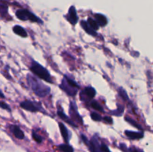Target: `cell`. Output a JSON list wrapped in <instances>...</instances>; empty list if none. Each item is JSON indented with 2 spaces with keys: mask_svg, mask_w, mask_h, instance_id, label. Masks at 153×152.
Here are the masks:
<instances>
[{
  "mask_svg": "<svg viewBox=\"0 0 153 152\" xmlns=\"http://www.w3.org/2000/svg\"><path fill=\"white\" fill-rule=\"evenodd\" d=\"M28 83L34 93L39 97H45L49 92L50 89L49 86H46L43 83L39 81L34 77H32L31 75H28L27 77Z\"/></svg>",
  "mask_w": 153,
  "mask_h": 152,
  "instance_id": "obj_1",
  "label": "cell"
},
{
  "mask_svg": "<svg viewBox=\"0 0 153 152\" xmlns=\"http://www.w3.org/2000/svg\"><path fill=\"white\" fill-rule=\"evenodd\" d=\"M30 69L35 75H37V77H40L42 80H45V81L48 82V83H53L50 74L47 71V69H45L43 66H42L38 63L33 61L32 64H31V67H30Z\"/></svg>",
  "mask_w": 153,
  "mask_h": 152,
  "instance_id": "obj_2",
  "label": "cell"
},
{
  "mask_svg": "<svg viewBox=\"0 0 153 152\" xmlns=\"http://www.w3.org/2000/svg\"><path fill=\"white\" fill-rule=\"evenodd\" d=\"M16 16L18 19L22 21H26L29 20L33 22H40V23H43L42 21L37 17V16L30 12L29 10H25V9H22V10H19L16 11Z\"/></svg>",
  "mask_w": 153,
  "mask_h": 152,
  "instance_id": "obj_3",
  "label": "cell"
},
{
  "mask_svg": "<svg viewBox=\"0 0 153 152\" xmlns=\"http://www.w3.org/2000/svg\"><path fill=\"white\" fill-rule=\"evenodd\" d=\"M82 140H83L84 142L88 146L91 152H102L101 150H100V144H99V141L98 139H97V137H92L91 141H88V139L86 138V137L82 134Z\"/></svg>",
  "mask_w": 153,
  "mask_h": 152,
  "instance_id": "obj_4",
  "label": "cell"
},
{
  "mask_svg": "<svg viewBox=\"0 0 153 152\" xmlns=\"http://www.w3.org/2000/svg\"><path fill=\"white\" fill-rule=\"evenodd\" d=\"M20 107L24 110L30 112H37L43 110L40 104L36 102H32L31 101H22V103H20Z\"/></svg>",
  "mask_w": 153,
  "mask_h": 152,
  "instance_id": "obj_5",
  "label": "cell"
},
{
  "mask_svg": "<svg viewBox=\"0 0 153 152\" xmlns=\"http://www.w3.org/2000/svg\"><path fill=\"white\" fill-rule=\"evenodd\" d=\"M60 87H61V89H63L67 95H70V96H74V95H76V92H77V89H76V88L73 87V86H71L70 85H69L64 79H63L62 82H61V85H60Z\"/></svg>",
  "mask_w": 153,
  "mask_h": 152,
  "instance_id": "obj_6",
  "label": "cell"
},
{
  "mask_svg": "<svg viewBox=\"0 0 153 152\" xmlns=\"http://www.w3.org/2000/svg\"><path fill=\"white\" fill-rule=\"evenodd\" d=\"M67 19L72 25H76L78 22L79 17L77 16V13H76V10L73 6H72L69 10V13L67 16Z\"/></svg>",
  "mask_w": 153,
  "mask_h": 152,
  "instance_id": "obj_7",
  "label": "cell"
},
{
  "mask_svg": "<svg viewBox=\"0 0 153 152\" xmlns=\"http://www.w3.org/2000/svg\"><path fill=\"white\" fill-rule=\"evenodd\" d=\"M10 128H11V131L13 132V135L15 136V137L19 139H22L25 137V135H24V133L22 132V130L17 126V125H11L10 126Z\"/></svg>",
  "mask_w": 153,
  "mask_h": 152,
  "instance_id": "obj_8",
  "label": "cell"
},
{
  "mask_svg": "<svg viewBox=\"0 0 153 152\" xmlns=\"http://www.w3.org/2000/svg\"><path fill=\"white\" fill-rule=\"evenodd\" d=\"M125 134L127 137L131 139H139L143 137V134L142 132H135V131H126Z\"/></svg>",
  "mask_w": 153,
  "mask_h": 152,
  "instance_id": "obj_9",
  "label": "cell"
},
{
  "mask_svg": "<svg viewBox=\"0 0 153 152\" xmlns=\"http://www.w3.org/2000/svg\"><path fill=\"white\" fill-rule=\"evenodd\" d=\"M59 128L60 131H61V134L62 135L63 138H64V141H65V142L67 143L69 142V138H70L68 130H67V128H66V126L62 122H60L59 123Z\"/></svg>",
  "mask_w": 153,
  "mask_h": 152,
  "instance_id": "obj_10",
  "label": "cell"
},
{
  "mask_svg": "<svg viewBox=\"0 0 153 152\" xmlns=\"http://www.w3.org/2000/svg\"><path fill=\"white\" fill-rule=\"evenodd\" d=\"M95 19H96V22L98 23L99 25L100 26L103 27V26H105L108 23V19L104 15L101 14V13H97L95 14Z\"/></svg>",
  "mask_w": 153,
  "mask_h": 152,
  "instance_id": "obj_11",
  "label": "cell"
},
{
  "mask_svg": "<svg viewBox=\"0 0 153 152\" xmlns=\"http://www.w3.org/2000/svg\"><path fill=\"white\" fill-rule=\"evenodd\" d=\"M58 115L60 116V117H61V119H64L66 122H67L68 124H70V125H72V126H73V127H77V125H76V124L73 122V121L70 120V118H68L67 116H66V114L64 113V111L61 110V107H59V109L58 110Z\"/></svg>",
  "mask_w": 153,
  "mask_h": 152,
  "instance_id": "obj_12",
  "label": "cell"
},
{
  "mask_svg": "<svg viewBox=\"0 0 153 152\" xmlns=\"http://www.w3.org/2000/svg\"><path fill=\"white\" fill-rule=\"evenodd\" d=\"M13 31L15 34H16L17 35L20 36L22 37H26L28 36L25 30L20 25H15V26H13Z\"/></svg>",
  "mask_w": 153,
  "mask_h": 152,
  "instance_id": "obj_13",
  "label": "cell"
},
{
  "mask_svg": "<svg viewBox=\"0 0 153 152\" xmlns=\"http://www.w3.org/2000/svg\"><path fill=\"white\" fill-rule=\"evenodd\" d=\"M70 113H71L72 116H73V114L76 115V119H77L80 122H82V117L79 116V113H78V111H77V107H76V104L75 102H73V101H72V102L70 103Z\"/></svg>",
  "mask_w": 153,
  "mask_h": 152,
  "instance_id": "obj_14",
  "label": "cell"
},
{
  "mask_svg": "<svg viewBox=\"0 0 153 152\" xmlns=\"http://www.w3.org/2000/svg\"><path fill=\"white\" fill-rule=\"evenodd\" d=\"M81 26L84 28V30H85V31H86L88 34H91V35H92V36H97V33L96 32V31L93 30L92 28H91V27L88 25V22H87L86 21H82V22H81Z\"/></svg>",
  "mask_w": 153,
  "mask_h": 152,
  "instance_id": "obj_15",
  "label": "cell"
},
{
  "mask_svg": "<svg viewBox=\"0 0 153 152\" xmlns=\"http://www.w3.org/2000/svg\"><path fill=\"white\" fill-rule=\"evenodd\" d=\"M83 93L85 94L86 96H88V98L90 99H92L95 97L96 95V90L94 88L91 87V86H88V87H85V89H84Z\"/></svg>",
  "mask_w": 153,
  "mask_h": 152,
  "instance_id": "obj_16",
  "label": "cell"
},
{
  "mask_svg": "<svg viewBox=\"0 0 153 152\" xmlns=\"http://www.w3.org/2000/svg\"><path fill=\"white\" fill-rule=\"evenodd\" d=\"M58 148L62 152H74L73 147L67 144H61L58 145Z\"/></svg>",
  "mask_w": 153,
  "mask_h": 152,
  "instance_id": "obj_17",
  "label": "cell"
},
{
  "mask_svg": "<svg viewBox=\"0 0 153 152\" xmlns=\"http://www.w3.org/2000/svg\"><path fill=\"white\" fill-rule=\"evenodd\" d=\"M124 111V107L123 105L119 104L118 105V108L116 110H114V111H111V114L114 115V116H120L123 113Z\"/></svg>",
  "mask_w": 153,
  "mask_h": 152,
  "instance_id": "obj_18",
  "label": "cell"
},
{
  "mask_svg": "<svg viewBox=\"0 0 153 152\" xmlns=\"http://www.w3.org/2000/svg\"><path fill=\"white\" fill-rule=\"evenodd\" d=\"M64 79L66 80V82H67V83H68L69 85H70V86H73V87L76 88V89H79V84H78V83H76V82L75 81V80H72L71 78H70V77H67V75L64 76Z\"/></svg>",
  "mask_w": 153,
  "mask_h": 152,
  "instance_id": "obj_19",
  "label": "cell"
},
{
  "mask_svg": "<svg viewBox=\"0 0 153 152\" xmlns=\"http://www.w3.org/2000/svg\"><path fill=\"white\" fill-rule=\"evenodd\" d=\"M88 22V25H89V26L91 27L93 30H94V31H96V30H97L99 28L98 23H97L95 20H94L93 19H91V18H89V19H88V22Z\"/></svg>",
  "mask_w": 153,
  "mask_h": 152,
  "instance_id": "obj_20",
  "label": "cell"
},
{
  "mask_svg": "<svg viewBox=\"0 0 153 152\" xmlns=\"http://www.w3.org/2000/svg\"><path fill=\"white\" fill-rule=\"evenodd\" d=\"M118 92H119L120 96L124 101H128V100L129 99L128 95H127L126 93V91L123 87H120L119 89H118Z\"/></svg>",
  "mask_w": 153,
  "mask_h": 152,
  "instance_id": "obj_21",
  "label": "cell"
},
{
  "mask_svg": "<svg viewBox=\"0 0 153 152\" xmlns=\"http://www.w3.org/2000/svg\"><path fill=\"white\" fill-rule=\"evenodd\" d=\"M126 121H127V122H128V123L131 124V125H132V126H134V127H135V128H138L139 130H142L141 127H140V125H139L138 124H137V122H135V121L133 120L132 119H131V118H128V116H126Z\"/></svg>",
  "mask_w": 153,
  "mask_h": 152,
  "instance_id": "obj_22",
  "label": "cell"
},
{
  "mask_svg": "<svg viewBox=\"0 0 153 152\" xmlns=\"http://www.w3.org/2000/svg\"><path fill=\"white\" fill-rule=\"evenodd\" d=\"M91 107L96 110H98V111H100V112L103 111V108L102 107V106L96 101H93L92 102H91Z\"/></svg>",
  "mask_w": 153,
  "mask_h": 152,
  "instance_id": "obj_23",
  "label": "cell"
},
{
  "mask_svg": "<svg viewBox=\"0 0 153 152\" xmlns=\"http://www.w3.org/2000/svg\"><path fill=\"white\" fill-rule=\"evenodd\" d=\"M32 137L37 143H41L43 142V138L40 136H39L38 134H36L35 132H34V131L32 133Z\"/></svg>",
  "mask_w": 153,
  "mask_h": 152,
  "instance_id": "obj_24",
  "label": "cell"
},
{
  "mask_svg": "<svg viewBox=\"0 0 153 152\" xmlns=\"http://www.w3.org/2000/svg\"><path fill=\"white\" fill-rule=\"evenodd\" d=\"M91 119L94 121H101L102 120L101 116H100V114H98V113H94V112H93V113H91Z\"/></svg>",
  "mask_w": 153,
  "mask_h": 152,
  "instance_id": "obj_25",
  "label": "cell"
},
{
  "mask_svg": "<svg viewBox=\"0 0 153 152\" xmlns=\"http://www.w3.org/2000/svg\"><path fill=\"white\" fill-rule=\"evenodd\" d=\"M100 150H101L102 152H111L109 150L108 147L105 144H103V143L100 145Z\"/></svg>",
  "mask_w": 153,
  "mask_h": 152,
  "instance_id": "obj_26",
  "label": "cell"
},
{
  "mask_svg": "<svg viewBox=\"0 0 153 152\" xmlns=\"http://www.w3.org/2000/svg\"><path fill=\"white\" fill-rule=\"evenodd\" d=\"M0 107L2 109H4V110H8V111H10V107H9L6 103L3 102V101H0Z\"/></svg>",
  "mask_w": 153,
  "mask_h": 152,
  "instance_id": "obj_27",
  "label": "cell"
},
{
  "mask_svg": "<svg viewBox=\"0 0 153 152\" xmlns=\"http://www.w3.org/2000/svg\"><path fill=\"white\" fill-rule=\"evenodd\" d=\"M103 119H104L105 122H106L108 124H112V122H113V120H112L111 118L108 117V116H105V117L103 118Z\"/></svg>",
  "mask_w": 153,
  "mask_h": 152,
  "instance_id": "obj_28",
  "label": "cell"
},
{
  "mask_svg": "<svg viewBox=\"0 0 153 152\" xmlns=\"http://www.w3.org/2000/svg\"><path fill=\"white\" fill-rule=\"evenodd\" d=\"M128 151H129V152H143V151L139 150V149L136 148H134V147L131 148H130Z\"/></svg>",
  "mask_w": 153,
  "mask_h": 152,
  "instance_id": "obj_29",
  "label": "cell"
},
{
  "mask_svg": "<svg viewBox=\"0 0 153 152\" xmlns=\"http://www.w3.org/2000/svg\"><path fill=\"white\" fill-rule=\"evenodd\" d=\"M120 148L124 152H127V147L125 144H120Z\"/></svg>",
  "mask_w": 153,
  "mask_h": 152,
  "instance_id": "obj_30",
  "label": "cell"
},
{
  "mask_svg": "<svg viewBox=\"0 0 153 152\" xmlns=\"http://www.w3.org/2000/svg\"><path fill=\"white\" fill-rule=\"evenodd\" d=\"M0 97H1V98H4V95H3V93L1 92V90H0Z\"/></svg>",
  "mask_w": 153,
  "mask_h": 152,
  "instance_id": "obj_31",
  "label": "cell"
}]
</instances>
